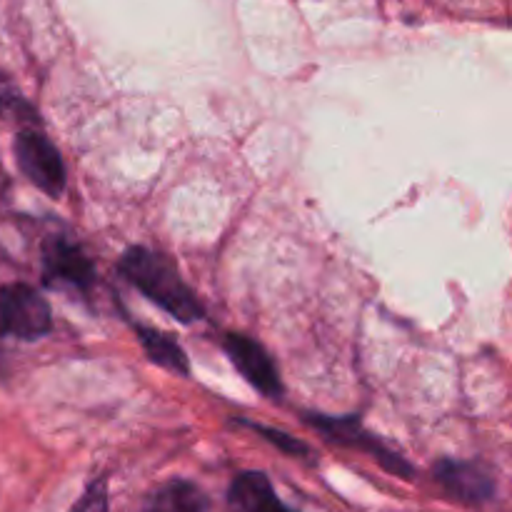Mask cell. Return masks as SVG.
I'll return each instance as SVG.
<instances>
[{
    "instance_id": "52a82bcc",
    "label": "cell",
    "mask_w": 512,
    "mask_h": 512,
    "mask_svg": "<svg viewBox=\"0 0 512 512\" xmlns=\"http://www.w3.org/2000/svg\"><path fill=\"white\" fill-rule=\"evenodd\" d=\"M230 508L233 512H293L280 503L273 485L263 473H243L230 485Z\"/></svg>"
},
{
    "instance_id": "6da1fadb",
    "label": "cell",
    "mask_w": 512,
    "mask_h": 512,
    "mask_svg": "<svg viewBox=\"0 0 512 512\" xmlns=\"http://www.w3.org/2000/svg\"><path fill=\"white\" fill-rule=\"evenodd\" d=\"M120 273L180 323H193L203 318V308L195 295L163 255L145 248H130L120 260Z\"/></svg>"
},
{
    "instance_id": "5b68a950",
    "label": "cell",
    "mask_w": 512,
    "mask_h": 512,
    "mask_svg": "<svg viewBox=\"0 0 512 512\" xmlns=\"http://www.w3.org/2000/svg\"><path fill=\"white\" fill-rule=\"evenodd\" d=\"M225 350H228L230 360H233L235 368L240 370V375H243L255 390H260V393L268 395V398H280V395H283L280 373L278 368H275L273 360H270V355L265 353L263 345L245 338V335L230 333L228 340H225Z\"/></svg>"
},
{
    "instance_id": "ba28073f",
    "label": "cell",
    "mask_w": 512,
    "mask_h": 512,
    "mask_svg": "<svg viewBox=\"0 0 512 512\" xmlns=\"http://www.w3.org/2000/svg\"><path fill=\"white\" fill-rule=\"evenodd\" d=\"M145 512H208V498L188 480H170L150 495Z\"/></svg>"
},
{
    "instance_id": "7a4b0ae2",
    "label": "cell",
    "mask_w": 512,
    "mask_h": 512,
    "mask_svg": "<svg viewBox=\"0 0 512 512\" xmlns=\"http://www.w3.org/2000/svg\"><path fill=\"white\" fill-rule=\"evenodd\" d=\"M53 328L50 305L43 295L25 283L0 288V335L18 340H38Z\"/></svg>"
},
{
    "instance_id": "8992f818",
    "label": "cell",
    "mask_w": 512,
    "mask_h": 512,
    "mask_svg": "<svg viewBox=\"0 0 512 512\" xmlns=\"http://www.w3.org/2000/svg\"><path fill=\"white\" fill-rule=\"evenodd\" d=\"M435 478L443 483L453 498L463 503H485L493 495L495 485L488 475L470 463H455V460H443L435 468Z\"/></svg>"
},
{
    "instance_id": "8fae6325",
    "label": "cell",
    "mask_w": 512,
    "mask_h": 512,
    "mask_svg": "<svg viewBox=\"0 0 512 512\" xmlns=\"http://www.w3.org/2000/svg\"><path fill=\"white\" fill-rule=\"evenodd\" d=\"M73 512H108V493L103 483H93L78 500Z\"/></svg>"
},
{
    "instance_id": "9c48e42d",
    "label": "cell",
    "mask_w": 512,
    "mask_h": 512,
    "mask_svg": "<svg viewBox=\"0 0 512 512\" xmlns=\"http://www.w3.org/2000/svg\"><path fill=\"white\" fill-rule=\"evenodd\" d=\"M138 335L143 348L148 350V355L155 363L163 365V368L178 370V373H188V360H185L183 348H180L170 335L158 333V330L150 328H140Z\"/></svg>"
},
{
    "instance_id": "7c38bea8",
    "label": "cell",
    "mask_w": 512,
    "mask_h": 512,
    "mask_svg": "<svg viewBox=\"0 0 512 512\" xmlns=\"http://www.w3.org/2000/svg\"><path fill=\"white\" fill-rule=\"evenodd\" d=\"M253 428L260 430V433L270 435V440H273L275 445H280V448H283V450H288V453H305V448L300 443H295V440H285V438H288V435L275 433V430H268V428H260V425H253Z\"/></svg>"
},
{
    "instance_id": "277c9868",
    "label": "cell",
    "mask_w": 512,
    "mask_h": 512,
    "mask_svg": "<svg viewBox=\"0 0 512 512\" xmlns=\"http://www.w3.org/2000/svg\"><path fill=\"white\" fill-rule=\"evenodd\" d=\"M43 280L45 285L90 290L95 283V268L75 243L65 238H48L43 245Z\"/></svg>"
},
{
    "instance_id": "30bf717a",
    "label": "cell",
    "mask_w": 512,
    "mask_h": 512,
    "mask_svg": "<svg viewBox=\"0 0 512 512\" xmlns=\"http://www.w3.org/2000/svg\"><path fill=\"white\" fill-rule=\"evenodd\" d=\"M0 113L3 115H25L30 113V105L25 103L20 90L15 88L8 75L0 73Z\"/></svg>"
},
{
    "instance_id": "3957f363",
    "label": "cell",
    "mask_w": 512,
    "mask_h": 512,
    "mask_svg": "<svg viewBox=\"0 0 512 512\" xmlns=\"http://www.w3.org/2000/svg\"><path fill=\"white\" fill-rule=\"evenodd\" d=\"M15 160L20 170L43 193L58 198L65 188V168L55 145L38 130H20L15 138Z\"/></svg>"
}]
</instances>
